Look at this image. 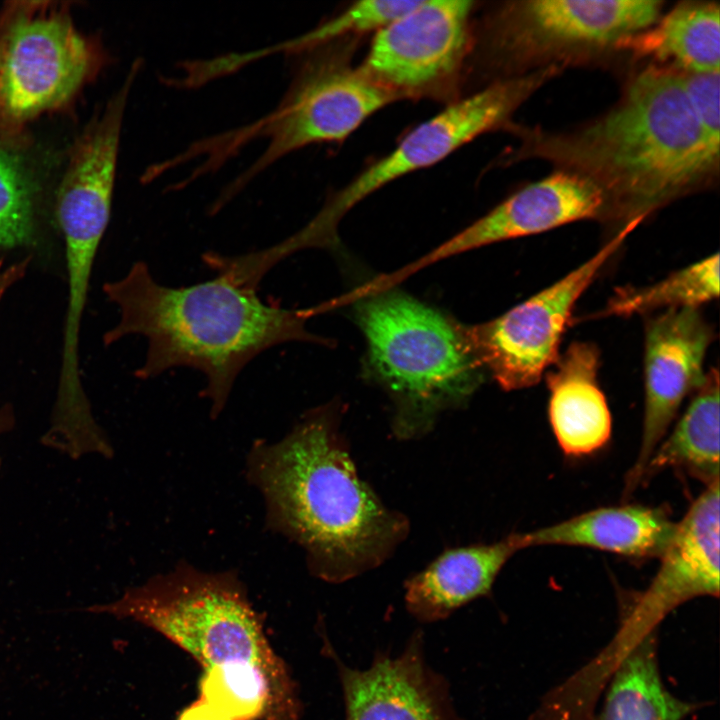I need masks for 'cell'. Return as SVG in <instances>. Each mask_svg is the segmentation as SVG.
Listing matches in <instances>:
<instances>
[{
  "mask_svg": "<svg viewBox=\"0 0 720 720\" xmlns=\"http://www.w3.org/2000/svg\"><path fill=\"white\" fill-rule=\"evenodd\" d=\"M517 130L521 144L501 162L539 158L587 178L619 231L711 184L719 172V141L697 119L680 73L667 66L639 72L609 112L582 128Z\"/></svg>",
  "mask_w": 720,
  "mask_h": 720,
  "instance_id": "obj_1",
  "label": "cell"
},
{
  "mask_svg": "<svg viewBox=\"0 0 720 720\" xmlns=\"http://www.w3.org/2000/svg\"><path fill=\"white\" fill-rule=\"evenodd\" d=\"M213 279L190 286L170 287L137 261L103 291L119 311L118 322L103 335L105 346L125 336L147 340L143 364L135 377L150 379L172 368H191L206 378L202 395L216 418L228 401L236 378L260 353L280 344L301 341L329 345L306 327L322 312L319 305L287 309L265 303L257 286L214 268Z\"/></svg>",
  "mask_w": 720,
  "mask_h": 720,
  "instance_id": "obj_2",
  "label": "cell"
},
{
  "mask_svg": "<svg viewBox=\"0 0 720 720\" xmlns=\"http://www.w3.org/2000/svg\"><path fill=\"white\" fill-rule=\"evenodd\" d=\"M337 416L315 409L281 440L255 442L247 461L268 526L299 544L311 572L331 583L382 564L409 530L359 478Z\"/></svg>",
  "mask_w": 720,
  "mask_h": 720,
  "instance_id": "obj_3",
  "label": "cell"
},
{
  "mask_svg": "<svg viewBox=\"0 0 720 720\" xmlns=\"http://www.w3.org/2000/svg\"><path fill=\"white\" fill-rule=\"evenodd\" d=\"M130 618L196 659L203 669L237 663L269 676L284 720H298L301 703L286 664L275 653L261 617L232 572L206 573L182 563L129 588L116 601L82 609Z\"/></svg>",
  "mask_w": 720,
  "mask_h": 720,
  "instance_id": "obj_4",
  "label": "cell"
},
{
  "mask_svg": "<svg viewBox=\"0 0 720 720\" xmlns=\"http://www.w3.org/2000/svg\"><path fill=\"white\" fill-rule=\"evenodd\" d=\"M345 298L355 301L367 374L395 399L402 433L466 400L481 383L484 370L465 328L438 310L393 288Z\"/></svg>",
  "mask_w": 720,
  "mask_h": 720,
  "instance_id": "obj_5",
  "label": "cell"
},
{
  "mask_svg": "<svg viewBox=\"0 0 720 720\" xmlns=\"http://www.w3.org/2000/svg\"><path fill=\"white\" fill-rule=\"evenodd\" d=\"M292 55L303 57L277 106L245 126L194 143L181 157L185 162L203 158L194 178L216 170L248 143L264 139L258 158L215 200L217 212L252 179L284 156L311 144L342 142L366 119L399 100L359 67H352L344 53L323 45Z\"/></svg>",
  "mask_w": 720,
  "mask_h": 720,
  "instance_id": "obj_6",
  "label": "cell"
},
{
  "mask_svg": "<svg viewBox=\"0 0 720 720\" xmlns=\"http://www.w3.org/2000/svg\"><path fill=\"white\" fill-rule=\"evenodd\" d=\"M107 62L64 2L16 1L0 8V141L45 112L70 104Z\"/></svg>",
  "mask_w": 720,
  "mask_h": 720,
  "instance_id": "obj_7",
  "label": "cell"
},
{
  "mask_svg": "<svg viewBox=\"0 0 720 720\" xmlns=\"http://www.w3.org/2000/svg\"><path fill=\"white\" fill-rule=\"evenodd\" d=\"M561 70L556 63L541 66L533 72L497 80L449 104L334 193L319 213L290 237L292 247L298 251L335 246L338 225L356 204L396 179L440 162L484 133L510 128L516 110Z\"/></svg>",
  "mask_w": 720,
  "mask_h": 720,
  "instance_id": "obj_8",
  "label": "cell"
},
{
  "mask_svg": "<svg viewBox=\"0 0 720 720\" xmlns=\"http://www.w3.org/2000/svg\"><path fill=\"white\" fill-rule=\"evenodd\" d=\"M657 635V626L623 607L612 640L545 698L535 720H684L699 705L666 688Z\"/></svg>",
  "mask_w": 720,
  "mask_h": 720,
  "instance_id": "obj_9",
  "label": "cell"
},
{
  "mask_svg": "<svg viewBox=\"0 0 720 720\" xmlns=\"http://www.w3.org/2000/svg\"><path fill=\"white\" fill-rule=\"evenodd\" d=\"M659 0H532L504 3L482 26L479 50L490 67L520 68L537 56L620 48L659 19Z\"/></svg>",
  "mask_w": 720,
  "mask_h": 720,
  "instance_id": "obj_10",
  "label": "cell"
},
{
  "mask_svg": "<svg viewBox=\"0 0 720 720\" xmlns=\"http://www.w3.org/2000/svg\"><path fill=\"white\" fill-rule=\"evenodd\" d=\"M637 226L628 225L564 277L497 318L465 328L483 370L506 390L536 385L559 357L573 309Z\"/></svg>",
  "mask_w": 720,
  "mask_h": 720,
  "instance_id": "obj_11",
  "label": "cell"
},
{
  "mask_svg": "<svg viewBox=\"0 0 720 720\" xmlns=\"http://www.w3.org/2000/svg\"><path fill=\"white\" fill-rule=\"evenodd\" d=\"M475 4L419 1L375 33L359 69L399 99L445 95L456 85L470 48Z\"/></svg>",
  "mask_w": 720,
  "mask_h": 720,
  "instance_id": "obj_12",
  "label": "cell"
},
{
  "mask_svg": "<svg viewBox=\"0 0 720 720\" xmlns=\"http://www.w3.org/2000/svg\"><path fill=\"white\" fill-rule=\"evenodd\" d=\"M713 339L714 330L699 308L665 310L646 322L643 428L637 458L625 477V499L641 485L644 469L684 399L703 384Z\"/></svg>",
  "mask_w": 720,
  "mask_h": 720,
  "instance_id": "obj_13",
  "label": "cell"
},
{
  "mask_svg": "<svg viewBox=\"0 0 720 720\" xmlns=\"http://www.w3.org/2000/svg\"><path fill=\"white\" fill-rule=\"evenodd\" d=\"M585 219L609 222L602 191L580 174L558 169L515 192L462 231L392 273L391 278L400 283L454 255Z\"/></svg>",
  "mask_w": 720,
  "mask_h": 720,
  "instance_id": "obj_14",
  "label": "cell"
},
{
  "mask_svg": "<svg viewBox=\"0 0 720 720\" xmlns=\"http://www.w3.org/2000/svg\"><path fill=\"white\" fill-rule=\"evenodd\" d=\"M343 690L346 720H465L448 681L426 661L422 632L395 656L377 653L366 669L351 668L331 652Z\"/></svg>",
  "mask_w": 720,
  "mask_h": 720,
  "instance_id": "obj_15",
  "label": "cell"
},
{
  "mask_svg": "<svg viewBox=\"0 0 720 720\" xmlns=\"http://www.w3.org/2000/svg\"><path fill=\"white\" fill-rule=\"evenodd\" d=\"M719 481L706 486L680 522L648 587L627 604L659 626L680 605L719 596Z\"/></svg>",
  "mask_w": 720,
  "mask_h": 720,
  "instance_id": "obj_16",
  "label": "cell"
},
{
  "mask_svg": "<svg viewBox=\"0 0 720 720\" xmlns=\"http://www.w3.org/2000/svg\"><path fill=\"white\" fill-rule=\"evenodd\" d=\"M552 366L546 384L556 440L567 455L591 454L608 442L612 429L611 413L598 384L600 351L595 344L576 341Z\"/></svg>",
  "mask_w": 720,
  "mask_h": 720,
  "instance_id": "obj_17",
  "label": "cell"
},
{
  "mask_svg": "<svg viewBox=\"0 0 720 720\" xmlns=\"http://www.w3.org/2000/svg\"><path fill=\"white\" fill-rule=\"evenodd\" d=\"M677 528L660 507L639 504L600 507L551 526L517 533L521 549L581 546L632 558L660 557Z\"/></svg>",
  "mask_w": 720,
  "mask_h": 720,
  "instance_id": "obj_18",
  "label": "cell"
},
{
  "mask_svg": "<svg viewBox=\"0 0 720 720\" xmlns=\"http://www.w3.org/2000/svg\"><path fill=\"white\" fill-rule=\"evenodd\" d=\"M519 550L517 533L492 544L447 550L405 584L408 612L430 623L489 593L506 562Z\"/></svg>",
  "mask_w": 720,
  "mask_h": 720,
  "instance_id": "obj_19",
  "label": "cell"
},
{
  "mask_svg": "<svg viewBox=\"0 0 720 720\" xmlns=\"http://www.w3.org/2000/svg\"><path fill=\"white\" fill-rule=\"evenodd\" d=\"M620 48L669 64L682 73L720 72V8L714 2H683Z\"/></svg>",
  "mask_w": 720,
  "mask_h": 720,
  "instance_id": "obj_20",
  "label": "cell"
},
{
  "mask_svg": "<svg viewBox=\"0 0 720 720\" xmlns=\"http://www.w3.org/2000/svg\"><path fill=\"white\" fill-rule=\"evenodd\" d=\"M719 401V373L712 368L672 432L654 450L642 483L668 468L684 471L706 486L719 481Z\"/></svg>",
  "mask_w": 720,
  "mask_h": 720,
  "instance_id": "obj_21",
  "label": "cell"
},
{
  "mask_svg": "<svg viewBox=\"0 0 720 720\" xmlns=\"http://www.w3.org/2000/svg\"><path fill=\"white\" fill-rule=\"evenodd\" d=\"M718 296L719 254L716 252L654 284L616 289L593 318L625 317L676 308H699Z\"/></svg>",
  "mask_w": 720,
  "mask_h": 720,
  "instance_id": "obj_22",
  "label": "cell"
},
{
  "mask_svg": "<svg viewBox=\"0 0 720 720\" xmlns=\"http://www.w3.org/2000/svg\"><path fill=\"white\" fill-rule=\"evenodd\" d=\"M199 696L232 720H282L269 676L253 664L204 669Z\"/></svg>",
  "mask_w": 720,
  "mask_h": 720,
  "instance_id": "obj_23",
  "label": "cell"
},
{
  "mask_svg": "<svg viewBox=\"0 0 720 720\" xmlns=\"http://www.w3.org/2000/svg\"><path fill=\"white\" fill-rule=\"evenodd\" d=\"M37 186L22 156L0 141V249L38 243Z\"/></svg>",
  "mask_w": 720,
  "mask_h": 720,
  "instance_id": "obj_24",
  "label": "cell"
},
{
  "mask_svg": "<svg viewBox=\"0 0 720 720\" xmlns=\"http://www.w3.org/2000/svg\"><path fill=\"white\" fill-rule=\"evenodd\" d=\"M418 3L419 1H359L312 30L274 46L270 51H282L292 55L343 38L377 33Z\"/></svg>",
  "mask_w": 720,
  "mask_h": 720,
  "instance_id": "obj_25",
  "label": "cell"
},
{
  "mask_svg": "<svg viewBox=\"0 0 720 720\" xmlns=\"http://www.w3.org/2000/svg\"><path fill=\"white\" fill-rule=\"evenodd\" d=\"M679 73L686 96L697 119L710 137L719 141L720 72Z\"/></svg>",
  "mask_w": 720,
  "mask_h": 720,
  "instance_id": "obj_26",
  "label": "cell"
},
{
  "mask_svg": "<svg viewBox=\"0 0 720 720\" xmlns=\"http://www.w3.org/2000/svg\"><path fill=\"white\" fill-rule=\"evenodd\" d=\"M177 720H232L202 699L193 702L178 715Z\"/></svg>",
  "mask_w": 720,
  "mask_h": 720,
  "instance_id": "obj_27",
  "label": "cell"
},
{
  "mask_svg": "<svg viewBox=\"0 0 720 720\" xmlns=\"http://www.w3.org/2000/svg\"><path fill=\"white\" fill-rule=\"evenodd\" d=\"M30 261L31 258L26 257L5 266L4 260L0 259V300L9 288L23 278L27 272Z\"/></svg>",
  "mask_w": 720,
  "mask_h": 720,
  "instance_id": "obj_28",
  "label": "cell"
},
{
  "mask_svg": "<svg viewBox=\"0 0 720 720\" xmlns=\"http://www.w3.org/2000/svg\"><path fill=\"white\" fill-rule=\"evenodd\" d=\"M14 422L13 411L8 404H0V434L9 430Z\"/></svg>",
  "mask_w": 720,
  "mask_h": 720,
  "instance_id": "obj_29",
  "label": "cell"
}]
</instances>
